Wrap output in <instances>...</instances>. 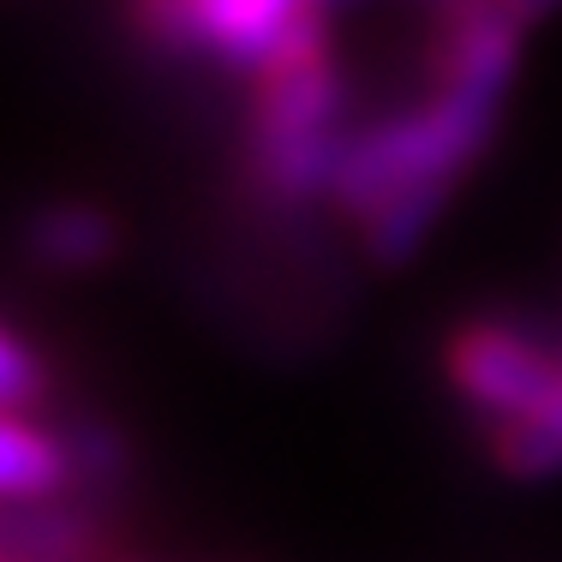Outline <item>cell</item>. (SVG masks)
Instances as JSON below:
<instances>
[{
	"label": "cell",
	"instance_id": "6da1fadb",
	"mask_svg": "<svg viewBox=\"0 0 562 562\" xmlns=\"http://www.w3.org/2000/svg\"><path fill=\"white\" fill-rule=\"evenodd\" d=\"M347 85L329 24L317 12L281 55L251 78L246 102V186L270 210H305L336 192L347 150Z\"/></svg>",
	"mask_w": 562,
	"mask_h": 562
},
{
	"label": "cell",
	"instance_id": "7a4b0ae2",
	"mask_svg": "<svg viewBox=\"0 0 562 562\" xmlns=\"http://www.w3.org/2000/svg\"><path fill=\"white\" fill-rule=\"evenodd\" d=\"M497 120L503 102L461 97V90H431L419 109L366 120L347 132L329 204H341V216L359 222L407 186H461V173L491 150Z\"/></svg>",
	"mask_w": 562,
	"mask_h": 562
},
{
	"label": "cell",
	"instance_id": "3957f363",
	"mask_svg": "<svg viewBox=\"0 0 562 562\" xmlns=\"http://www.w3.org/2000/svg\"><path fill=\"white\" fill-rule=\"evenodd\" d=\"M562 359L551 347H539L527 329L503 324V317H473V324L449 329L443 341V378L449 390L467 401L473 413L491 419H520L544 401L557 383Z\"/></svg>",
	"mask_w": 562,
	"mask_h": 562
},
{
	"label": "cell",
	"instance_id": "277c9868",
	"mask_svg": "<svg viewBox=\"0 0 562 562\" xmlns=\"http://www.w3.org/2000/svg\"><path fill=\"white\" fill-rule=\"evenodd\" d=\"M520 24L497 0H437L431 12V48L425 72L431 90H461V97L503 102L520 72Z\"/></svg>",
	"mask_w": 562,
	"mask_h": 562
},
{
	"label": "cell",
	"instance_id": "5b68a950",
	"mask_svg": "<svg viewBox=\"0 0 562 562\" xmlns=\"http://www.w3.org/2000/svg\"><path fill=\"white\" fill-rule=\"evenodd\" d=\"M120 222L97 198H48V204L24 210L19 222V251L43 276H90L120 258Z\"/></svg>",
	"mask_w": 562,
	"mask_h": 562
},
{
	"label": "cell",
	"instance_id": "8992f818",
	"mask_svg": "<svg viewBox=\"0 0 562 562\" xmlns=\"http://www.w3.org/2000/svg\"><path fill=\"white\" fill-rule=\"evenodd\" d=\"M0 562H114L109 532L85 503H19L0 508Z\"/></svg>",
	"mask_w": 562,
	"mask_h": 562
},
{
	"label": "cell",
	"instance_id": "52a82bcc",
	"mask_svg": "<svg viewBox=\"0 0 562 562\" xmlns=\"http://www.w3.org/2000/svg\"><path fill=\"white\" fill-rule=\"evenodd\" d=\"M66 485H72V461H66L60 431L24 413H0V503H48Z\"/></svg>",
	"mask_w": 562,
	"mask_h": 562
},
{
	"label": "cell",
	"instance_id": "ba28073f",
	"mask_svg": "<svg viewBox=\"0 0 562 562\" xmlns=\"http://www.w3.org/2000/svg\"><path fill=\"white\" fill-rule=\"evenodd\" d=\"M454 186H407V192L383 198L378 210H366L359 216V246H366V258L378 263V270H395V263H407L413 251L431 239V227L443 222Z\"/></svg>",
	"mask_w": 562,
	"mask_h": 562
},
{
	"label": "cell",
	"instance_id": "9c48e42d",
	"mask_svg": "<svg viewBox=\"0 0 562 562\" xmlns=\"http://www.w3.org/2000/svg\"><path fill=\"white\" fill-rule=\"evenodd\" d=\"M60 443L72 461V485H85V497H120L132 485V437L109 413H72L60 425Z\"/></svg>",
	"mask_w": 562,
	"mask_h": 562
},
{
	"label": "cell",
	"instance_id": "30bf717a",
	"mask_svg": "<svg viewBox=\"0 0 562 562\" xmlns=\"http://www.w3.org/2000/svg\"><path fill=\"white\" fill-rule=\"evenodd\" d=\"M485 454L503 479H520V485L562 473V437L551 425H539L532 413H520V419H491L485 425Z\"/></svg>",
	"mask_w": 562,
	"mask_h": 562
},
{
	"label": "cell",
	"instance_id": "8fae6325",
	"mask_svg": "<svg viewBox=\"0 0 562 562\" xmlns=\"http://www.w3.org/2000/svg\"><path fill=\"white\" fill-rule=\"evenodd\" d=\"M48 390H55V371H48V359L36 353V347L24 341L12 324H0V413L43 407Z\"/></svg>",
	"mask_w": 562,
	"mask_h": 562
},
{
	"label": "cell",
	"instance_id": "7c38bea8",
	"mask_svg": "<svg viewBox=\"0 0 562 562\" xmlns=\"http://www.w3.org/2000/svg\"><path fill=\"white\" fill-rule=\"evenodd\" d=\"M497 7H503L508 19L520 24V31H532V24L557 19V12H562V0H497Z\"/></svg>",
	"mask_w": 562,
	"mask_h": 562
},
{
	"label": "cell",
	"instance_id": "4fadbf2b",
	"mask_svg": "<svg viewBox=\"0 0 562 562\" xmlns=\"http://www.w3.org/2000/svg\"><path fill=\"white\" fill-rule=\"evenodd\" d=\"M532 419H539V425H551V431L562 437V371H557V383H551V390H544V401L532 407Z\"/></svg>",
	"mask_w": 562,
	"mask_h": 562
},
{
	"label": "cell",
	"instance_id": "5bb4252c",
	"mask_svg": "<svg viewBox=\"0 0 562 562\" xmlns=\"http://www.w3.org/2000/svg\"><path fill=\"white\" fill-rule=\"evenodd\" d=\"M114 562H150V557H114Z\"/></svg>",
	"mask_w": 562,
	"mask_h": 562
}]
</instances>
